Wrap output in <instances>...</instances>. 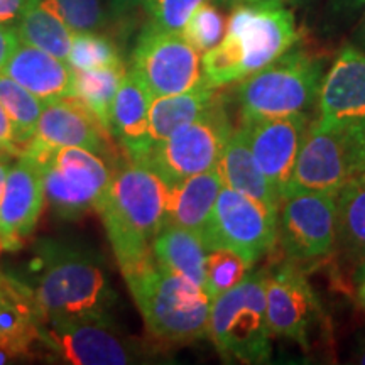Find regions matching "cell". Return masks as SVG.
<instances>
[{"label":"cell","mask_w":365,"mask_h":365,"mask_svg":"<svg viewBox=\"0 0 365 365\" xmlns=\"http://www.w3.org/2000/svg\"><path fill=\"white\" fill-rule=\"evenodd\" d=\"M170 191L145 163L125 158L113 170L98 213L124 277L156 262L153 240L166 223Z\"/></svg>","instance_id":"obj_1"},{"label":"cell","mask_w":365,"mask_h":365,"mask_svg":"<svg viewBox=\"0 0 365 365\" xmlns=\"http://www.w3.org/2000/svg\"><path fill=\"white\" fill-rule=\"evenodd\" d=\"M298 41L294 16L284 6H237L223 39L203 53L205 85L225 88L237 83L276 61Z\"/></svg>","instance_id":"obj_2"},{"label":"cell","mask_w":365,"mask_h":365,"mask_svg":"<svg viewBox=\"0 0 365 365\" xmlns=\"http://www.w3.org/2000/svg\"><path fill=\"white\" fill-rule=\"evenodd\" d=\"M124 279L145 328L158 341L182 345L207 339L212 298L202 286L159 267L158 262Z\"/></svg>","instance_id":"obj_3"},{"label":"cell","mask_w":365,"mask_h":365,"mask_svg":"<svg viewBox=\"0 0 365 365\" xmlns=\"http://www.w3.org/2000/svg\"><path fill=\"white\" fill-rule=\"evenodd\" d=\"M41 325L80 318H110L115 293L103 267L80 250L43 249V267L34 289Z\"/></svg>","instance_id":"obj_4"},{"label":"cell","mask_w":365,"mask_h":365,"mask_svg":"<svg viewBox=\"0 0 365 365\" xmlns=\"http://www.w3.org/2000/svg\"><path fill=\"white\" fill-rule=\"evenodd\" d=\"M323 78V59L296 43L276 61L237 81L232 98L240 120L312 115Z\"/></svg>","instance_id":"obj_5"},{"label":"cell","mask_w":365,"mask_h":365,"mask_svg":"<svg viewBox=\"0 0 365 365\" xmlns=\"http://www.w3.org/2000/svg\"><path fill=\"white\" fill-rule=\"evenodd\" d=\"M266 282L267 269H259L212 299L207 339L227 362L267 364L272 357Z\"/></svg>","instance_id":"obj_6"},{"label":"cell","mask_w":365,"mask_h":365,"mask_svg":"<svg viewBox=\"0 0 365 365\" xmlns=\"http://www.w3.org/2000/svg\"><path fill=\"white\" fill-rule=\"evenodd\" d=\"M21 156L39 166L44 200L56 215L81 218L98 212L113 175L103 154L75 145L44 148L31 140Z\"/></svg>","instance_id":"obj_7"},{"label":"cell","mask_w":365,"mask_h":365,"mask_svg":"<svg viewBox=\"0 0 365 365\" xmlns=\"http://www.w3.org/2000/svg\"><path fill=\"white\" fill-rule=\"evenodd\" d=\"M359 180H365V118L335 124L312 120L286 193L296 190L339 193Z\"/></svg>","instance_id":"obj_8"},{"label":"cell","mask_w":365,"mask_h":365,"mask_svg":"<svg viewBox=\"0 0 365 365\" xmlns=\"http://www.w3.org/2000/svg\"><path fill=\"white\" fill-rule=\"evenodd\" d=\"M234 132L228 97L220 90L218 97L202 115L161 140L150 149L149 164L168 185H176L198 173L213 170Z\"/></svg>","instance_id":"obj_9"},{"label":"cell","mask_w":365,"mask_h":365,"mask_svg":"<svg viewBox=\"0 0 365 365\" xmlns=\"http://www.w3.org/2000/svg\"><path fill=\"white\" fill-rule=\"evenodd\" d=\"M276 244L294 264L328 257L336 247V193L296 190L282 196Z\"/></svg>","instance_id":"obj_10"},{"label":"cell","mask_w":365,"mask_h":365,"mask_svg":"<svg viewBox=\"0 0 365 365\" xmlns=\"http://www.w3.org/2000/svg\"><path fill=\"white\" fill-rule=\"evenodd\" d=\"M41 346L75 365H127L144 357L143 346L112 318H80L41 325Z\"/></svg>","instance_id":"obj_11"},{"label":"cell","mask_w":365,"mask_h":365,"mask_svg":"<svg viewBox=\"0 0 365 365\" xmlns=\"http://www.w3.org/2000/svg\"><path fill=\"white\" fill-rule=\"evenodd\" d=\"M129 70L143 80L153 97L182 93L205 83L202 54L185 36L148 26L137 39Z\"/></svg>","instance_id":"obj_12"},{"label":"cell","mask_w":365,"mask_h":365,"mask_svg":"<svg viewBox=\"0 0 365 365\" xmlns=\"http://www.w3.org/2000/svg\"><path fill=\"white\" fill-rule=\"evenodd\" d=\"M202 239L207 249H232L245 261L255 264L276 245L277 217L239 191L223 186Z\"/></svg>","instance_id":"obj_13"},{"label":"cell","mask_w":365,"mask_h":365,"mask_svg":"<svg viewBox=\"0 0 365 365\" xmlns=\"http://www.w3.org/2000/svg\"><path fill=\"white\" fill-rule=\"evenodd\" d=\"M266 314L272 339L293 340L309 349L322 307L299 264L286 261L272 272L267 271Z\"/></svg>","instance_id":"obj_14"},{"label":"cell","mask_w":365,"mask_h":365,"mask_svg":"<svg viewBox=\"0 0 365 365\" xmlns=\"http://www.w3.org/2000/svg\"><path fill=\"white\" fill-rule=\"evenodd\" d=\"M312 120V115L299 113L239 122L255 164L279 200L284 196L293 176L296 159Z\"/></svg>","instance_id":"obj_15"},{"label":"cell","mask_w":365,"mask_h":365,"mask_svg":"<svg viewBox=\"0 0 365 365\" xmlns=\"http://www.w3.org/2000/svg\"><path fill=\"white\" fill-rule=\"evenodd\" d=\"M34 143L44 148H85L93 153H112V132L78 97H61L44 103Z\"/></svg>","instance_id":"obj_16"},{"label":"cell","mask_w":365,"mask_h":365,"mask_svg":"<svg viewBox=\"0 0 365 365\" xmlns=\"http://www.w3.org/2000/svg\"><path fill=\"white\" fill-rule=\"evenodd\" d=\"M44 202L39 166L21 156L7 171L0 198V250H16L24 244L39 220Z\"/></svg>","instance_id":"obj_17"},{"label":"cell","mask_w":365,"mask_h":365,"mask_svg":"<svg viewBox=\"0 0 365 365\" xmlns=\"http://www.w3.org/2000/svg\"><path fill=\"white\" fill-rule=\"evenodd\" d=\"M323 124L365 118V51L346 44L322 78L317 103Z\"/></svg>","instance_id":"obj_18"},{"label":"cell","mask_w":365,"mask_h":365,"mask_svg":"<svg viewBox=\"0 0 365 365\" xmlns=\"http://www.w3.org/2000/svg\"><path fill=\"white\" fill-rule=\"evenodd\" d=\"M41 346V317L34 291L0 274V364L27 357Z\"/></svg>","instance_id":"obj_19"},{"label":"cell","mask_w":365,"mask_h":365,"mask_svg":"<svg viewBox=\"0 0 365 365\" xmlns=\"http://www.w3.org/2000/svg\"><path fill=\"white\" fill-rule=\"evenodd\" d=\"M153 95L134 71L127 70L112 103L110 132L130 161L145 163L149 137V105Z\"/></svg>","instance_id":"obj_20"},{"label":"cell","mask_w":365,"mask_h":365,"mask_svg":"<svg viewBox=\"0 0 365 365\" xmlns=\"http://www.w3.org/2000/svg\"><path fill=\"white\" fill-rule=\"evenodd\" d=\"M2 71L43 103L75 95V70L31 44L19 43Z\"/></svg>","instance_id":"obj_21"},{"label":"cell","mask_w":365,"mask_h":365,"mask_svg":"<svg viewBox=\"0 0 365 365\" xmlns=\"http://www.w3.org/2000/svg\"><path fill=\"white\" fill-rule=\"evenodd\" d=\"M215 170L222 178L223 186L239 191L240 195L261 205L267 213L277 217L281 205L279 196L255 164L244 130L239 125L232 132Z\"/></svg>","instance_id":"obj_22"},{"label":"cell","mask_w":365,"mask_h":365,"mask_svg":"<svg viewBox=\"0 0 365 365\" xmlns=\"http://www.w3.org/2000/svg\"><path fill=\"white\" fill-rule=\"evenodd\" d=\"M222 188L223 181L215 168L171 185L166 223L190 228L202 235Z\"/></svg>","instance_id":"obj_23"},{"label":"cell","mask_w":365,"mask_h":365,"mask_svg":"<svg viewBox=\"0 0 365 365\" xmlns=\"http://www.w3.org/2000/svg\"><path fill=\"white\" fill-rule=\"evenodd\" d=\"M207 245L198 232L164 223L153 240V255L158 266L195 284H205Z\"/></svg>","instance_id":"obj_24"},{"label":"cell","mask_w":365,"mask_h":365,"mask_svg":"<svg viewBox=\"0 0 365 365\" xmlns=\"http://www.w3.org/2000/svg\"><path fill=\"white\" fill-rule=\"evenodd\" d=\"M16 31L21 43L43 49L65 61L68 59L73 31L63 19L56 0H27Z\"/></svg>","instance_id":"obj_25"},{"label":"cell","mask_w":365,"mask_h":365,"mask_svg":"<svg viewBox=\"0 0 365 365\" xmlns=\"http://www.w3.org/2000/svg\"><path fill=\"white\" fill-rule=\"evenodd\" d=\"M220 90L203 83L182 93L153 97L149 105V137L153 148L202 115L215 102Z\"/></svg>","instance_id":"obj_26"},{"label":"cell","mask_w":365,"mask_h":365,"mask_svg":"<svg viewBox=\"0 0 365 365\" xmlns=\"http://www.w3.org/2000/svg\"><path fill=\"white\" fill-rule=\"evenodd\" d=\"M349 261L365 264V180L336 193V247Z\"/></svg>","instance_id":"obj_27"},{"label":"cell","mask_w":365,"mask_h":365,"mask_svg":"<svg viewBox=\"0 0 365 365\" xmlns=\"http://www.w3.org/2000/svg\"><path fill=\"white\" fill-rule=\"evenodd\" d=\"M0 103L12 122L14 143H16L17 156H21L27 144L34 139L44 103L2 71H0Z\"/></svg>","instance_id":"obj_28"},{"label":"cell","mask_w":365,"mask_h":365,"mask_svg":"<svg viewBox=\"0 0 365 365\" xmlns=\"http://www.w3.org/2000/svg\"><path fill=\"white\" fill-rule=\"evenodd\" d=\"M125 71L124 63L75 71V97H78L108 130H110L113 98Z\"/></svg>","instance_id":"obj_29"},{"label":"cell","mask_w":365,"mask_h":365,"mask_svg":"<svg viewBox=\"0 0 365 365\" xmlns=\"http://www.w3.org/2000/svg\"><path fill=\"white\" fill-rule=\"evenodd\" d=\"M254 264L245 261L240 254L227 247H212L207 252L205 262V284L210 298L225 293L252 272Z\"/></svg>","instance_id":"obj_30"},{"label":"cell","mask_w":365,"mask_h":365,"mask_svg":"<svg viewBox=\"0 0 365 365\" xmlns=\"http://www.w3.org/2000/svg\"><path fill=\"white\" fill-rule=\"evenodd\" d=\"M66 61L75 71L115 66L124 63L115 43L98 33H73Z\"/></svg>","instance_id":"obj_31"},{"label":"cell","mask_w":365,"mask_h":365,"mask_svg":"<svg viewBox=\"0 0 365 365\" xmlns=\"http://www.w3.org/2000/svg\"><path fill=\"white\" fill-rule=\"evenodd\" d=\"M225 19H223L218 7L205 2L195 9V12L191 14L190 19L182 27L181 34L196 51L203 54L220 43L225 36Z\"/></svg>","instance_id":"obj_32"},{"label":"cell","mask_w":365,"mask_h":365,"mask_svg":"<svg viewBox=\"0 0 365 365\" xmlns=\"http://www.w3.org/2000/svg\"><path fill=\"white\" fill-rule=\"evenodd\" d=\"M205 2L207 0H145L143 7L148 14V27L166 33H181L195 9Z\"/></svg>","instance_id":"obj_33"},{"label":"cell","mask_w":365,"mask_h":365,"mask_svg":"<svg viewBox=\"0 0 365 365\" xmlns=\"http://www.w3.org/2000/svg\"><path fill=\"white\" fill-rule=\"evenodd\" d=\"M56 4L73 33H98L107 26L102 0H56Z\"/></svg>","instance_id":"obj_34"},{"label":"cell","mask_w":365,"mask_h":365,"mask_svg":"<svg viewBox=\"0 0 365 365\" xmlns=\"http://www.w3.org/2000/svg\"><path fill=\"white\" fill-rule=\"evenodd\" d=\"M19 43L21 39L19 36H17L16 26L2 24V22H0V71H2L4 66L7 65L9 58L12 56V53L16 51Z\"/></svg>","instance_id":"obj_35"},{"label":"cell","mask_w":365,"mask_h":365,"mask_svg":"<svg viewBox=\"0 0 365 365\" xmlns=\"http://www.w3.org/2000/svg\"><path fill=\"white\" fill-rule=\"evenodd\" d=\"M0 154L17 156L16 143H14V127L2 103H0Z\"/></svg>","instance_id":"obj_36"},{"label":"cell","mask_w":365,"mask_h":365,"mask_svg":"<svg viewBox=\"0 0 365 365\" xmlns=\"http://www.w3.org/2000/svg\"><path fill=\"white\" fill-rule=\"evenodd\" d=\"M26 6L27 0H0V22L16 26Z\"/></svg>","instance_id":"obj_37"},{"label":"cell","mask_w":365,"mask_h":365,"mask_svg":"<svg viewBox=\"0 0 365 365\" xmlns=\"http://www.w3.org/2000/svg\"><path fill=\"white\" fill-rule=\"evenodd\" d=\"M145 0H108V17L115 21H122L135 11L137 7L144 6Z\"/></svg>","instance_id":"obj_38"},{"label":"cell","mask_w":365,"mask_h":365,"mask_svg":"<svg viewBox=\"0 0 365 365\" xmlns=\"http://www.w3.org/2000/svg\"><path fill=\"white\" fill-rule=\"evenodd\" d=\"M227 6H284L289 0H222Z\"/></svg>","instance_id":"obj_39"},{"label":"cell","mask_w":365,"mask_h":365,"mask_svg":"<svg viewBox=\"0 0 365 365\" xmlns=\"http://www.w3.org/2000/svg\"><path fill=\"white\" fill-rule=\"evenodd\" d=\"M354 360L357 364H365V335L359 340L357 350H355V354H354Z\"/></svg>","instance_id":"obj_40"},{"label":"cell","mask_w":365,"mask_h":365,"mask_svg":"<svg viewBox=\"0 0 365 365\" xmlns=\"http://www.w3.org/2000/svg\"><path fill=\"white\" fill-rule=\"evenodd\" d=\"M359 279H360V286H359V301L360 304L365 308V267H362L359 271Z\"/></svg>","instance_id":"obj_41"},{"label":"cell","mask_w":365,"mask_h":365,"mask_svg":"<svg viewBox=\"0 0 365 365\" xmlns=\"http://www.w3.org/2000/svg\"><path fill=\"white\" fill-rule=\"evenodd\" d=\"M7 171H9V166H7V163L4 161V159H0V198H2V193H4V186H6V178H7Z\"/></svg>","instance_id":"obj_42"},{"label":"cell","mask_w":365,"mask_h":365,"mask_svg":"<svg viewBox=\"0 0 365 365\" xmlns=\"http://www.w3.org/2000/svg\"><path fill=\"white\" fill-rule=\"evenodd\" d=\"M339 6L341 7H350V9H357L360 6H364L365 0H336Z\"/></svg>","instance_id":"obj_43"},{"label":"cell","mask_w":365,"mask_h":365,"mask_svg":"<svg viewBox=\"0 0 365 365\" xmlns=\"http://www.w3.org/2000/svg\"><path fill=\"white\" fill-rule=\"evenodd\" d=\"M360 43H362L364 51H365V19H364V24H362V29H360Z\"/></svg>","instance_id":"obj_44"},{"label":"cell","mask_w":365,"mask_h":365,"mask_svg":"<svg viewBox=\"0 0 365 365\" xmlns=\"http://www.w3.org/2000/svg\"><path fill=\"white\" fill-rule=\"evenodd\" d=\"M291 4H299V2H303V0H289Z\"/></svg>","instance_id":"obj_45"}]
</instances>
